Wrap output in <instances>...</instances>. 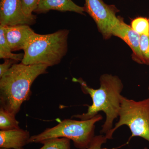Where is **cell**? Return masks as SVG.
I'll list each match as a JSON object with an SVG mask.
<instances>
[{"label":"cell","mask_w":149,"mask_h":149,"mask_svg":"<svg viewBox=\"0 0 149 149\" xmlns=\"http://www.w3.org/2000/svg\"><path fill=\"white\" fill-rule=\"evenodd\" d=\"M72 80L80 84L84 94L90 95L93 104L88 106L87 112L72 116L71 118L89 120L98 114L100 111H103L106 118L102 125L100 133L107 134L113 128V121L119 116L121 93L123 88L121 80L116 75L102 74L100 78V87L97 89L90 88L82 78L73 77Z\"/></svg>","instance_id":"1"},{"label":"cell","mask_w":149,"mask_h":149,"mask_svg":"<svg viewBox=\"0 0 149 149\" xmlns=\"http://www.w3.org/2000/svg\"><path fill=\"white\" fill-rule=\"evenodd\" d=\"M45 65H13L0 78L1 107L16 116L32 95L31 87L38 76L47 72Z\"/></svg>","instance_id":"2"},{"label":"cell","mask_w":149,"mask_h":149,"mask_svg":"<svg viewBox=\"0 0 149 149\" xmlns=\"http://www.w3.org/2000/svg\"><path fill=\"white\" fill-rule=\"evenodd\" d=\"M69 31L60 29L47 35L36 33L27 48L21 63L25 65H56L61 62L68 50Z\"/></svg>","instance_id":"3"},{"label":"cell","mask_w":149,"mask_h":149,"mask_svg":"<svg viewBox=\"0 0 149 149\" xmlns=\"http://www.w3.org/2000/svg\"><path fill=\"white\" fill-rule=\"evenodd\" d=\"M102 119L101 115L98 114L87 120L64 119L52 128L31 136L29 143H40L46 139L63 137L72 140L77 148L87 149L95 136L96 123Z\"/></svg>","instance_id":"4"},{"label":"cell","mask_w":149,"mask_h":149,"mask_svg":"<svg viewBox=\"0 0 149 149\" xmlns=\"http://www.w3.org/2000/svg\"><path fill=\"white\" fill-rule=\"evenodd\" d=\"M120 100L119 120L105 136L108 140L112 139L118 128L126 125L132 133L126 144L134 137H141L149 142V97L137 102L121 95Z\"/></svg>","instance_id":"5"},{"label":"cell","mask_w":149,"mask_h":149,"mask_svg":"<svg viewBox=\"0 0 149 149\" xmlns=\"http://www.w3.org/2000/svg\"><path fill=\"white\" fill-rule=\"evenodd\" d=\"M84 8L85 12L95 22L104 39L110 38L112 28L118 19L116 13L119 10L115 6L107 4L102 0H85Z\"/></svg>","instance_id":"6"},{"label":"cell","mask_w":149,"mask_h":149,"mask_svg":"<svg viewBox=\"0 0 149 149\" xmlns=\"http://www.w3.org/2000/svg\"><path fill=\"white\" fill-rule=\"evenodd\" d=\"M36 17H30L22 10L21 0H1L0 25L15 26L19 24L31 25L36 22Z\"/></svg>","instance_id":"7"},{"label":"cell","mask_w":149,"mask_h":149,"mask_svg":"<svg viewBox=\"0 0 149 149\" xmlns=\"http://www.w3.org/2000/svg\"><path fill=\"white\" fill-rule=\"evenodd\" d=\"M112 35L122 39L132 50V58L134 61L143 64L140 50L141 35L126 24L122 17L118 16V19L111 29Z\"/></svg>","instance_id":"8"},{"label":"cell","mask_w":149,"mask_h":149,"mask_svg":"<svg viewBox=\"0 0 149 149\" xmlns=\"http://www.w3.org/2000/svg\"><path fill=\"white\" fill-rule=\"evenodd\" d=\"M4 27L6 39L12 52L24 51L36 34L28 24Z\"/></svg>","instance_id":"9"},{"label":"cell","mask_w":149,"mask_h":149,"mask_svg":"<svg viewBox=\"0 0 149 149\" xmlns=\"http://www.w3.org/2000/svg\"><path fill=\"white\" fill-rule=\"evenodd\" d=\"M29 131L21 128L0 131V148L20 149L29 144Z\"/></svg>","instance_id":"10"},{"label":"cell","mask_w":149,"mask_h":149,"mask_svg":"<svg viewBox=\"0 0 149 149\" xmlns=\"http://www.w3.org/2000/svg\"><path fill=\"white\" fill-rule=\"evenodd\" d=\"M51 10L72 12L85 15L84 7L77 5L72 0H40L34 13H46Z\"/></svg>","instance_id":"11"},{"label":"cell","mask_w":149,"mask_h":149,"mask_svg":"<svg viewBox=\"0 0 149 149\" xmlns=\"http://www.w3.org/2000/svg\"><path fill=\"white\" fill-rule=\"evenodd\" d=\"M24 55V54L13 53L6 38L4 27L0 25V58L22 61Z\"/></svg>","instance_id":"12"},{"label":"cell","mask_w":149,"mask_h":149,"mask_svg":"<svg viewBox=\"0 0 149 149\" xmlns=\"http://www.w3.org/2000/svg\"><path fill=\"white\" fill-rule=\"evenodd\" d=\"M19 122L15 116L0 108V130H7L19 128Z\"/></svg>","instance_id":"13"},{"label":"cell","mask_w":149,"mask_h":149,"mask_svg":"<svg viewBox=\"0 0 149 149\" xmlns=\"http://www.w3.org/2000/svg\"><path fill=\"white\" fill-rule=\"evenodd\" d=\"M43 146L39 149H70V140L66 138H54L40 142Z\"/></svg>","instance_id":"14"},{"label":"cell","mask_w":149,"mask_h":149,"mask_svg":"<svg viewBox=\"0 0 149 149\" xmlns=\"http://www.w3.org/2000/svg\"><path fill=\"white\" fill-rule=\"evenodd\" d=\"M131 28L139 35L149 34V18L143 17H136L131 22Z\"/></svg>","instance_id":"15"},{"label":"cell","mask_w":149,"mask_h":149,"mask_svg":"<svg viewBox=\"0 0 149 149\" xmlns=\"http://www.w3.org/2000/svg\"><path fill=\"white\" fill-rule=\"evenodd\" d=\"M140 50L143 64L149 65V34L142 35L140 39Z\"/></svg>","instance_id":"16"},{"label":"cell","mask_w":149,"mask_h":149,"mask_svg":"<svg viewBox=\"0 0 149 149\" xmlns=\"http://www.w3.org/2000/svg\"><path fill=\"white\" fill-rule=\"evenodd\" d=\"M40 0H21L22 10L27 16L32 17L35 15L32 14L37 8Z\"/></svg>","instance_id":"17"},{"label":"cell","mask_w":149,"mask_h":149,"mask_svg":"<svg viewBox=\"0 0 149 149\" xmlns=\"http://www.w3.org/2000/svg\"><path fill=\"white\" fill-rule=\"evenodd\" d=\"M107 140L105 136H95L90 146L87 149H102V145L106 143Z\"/></svg>","instance_id":"18"},{"label":"cell","mask_w":149,"mask_h":149,"mask_svg":"<svg viewBox=\"0 0 149 149\" xmlns=\"http://www.w3.org/2000/svg\"><path fill=\"white\" fill-rule=\"evenodd\" d=\"M16 61L12 59H5L3 63L0 65V78L8 71Z\"/></svg>","instance_id":"19"},{"label":"cell","mask_w":149,"mask_h":149,"mask_svg":"<svg viewBox=\"0 0 149 149\" xmlns=\"http://www.w3.org/2000/svg\"><path fill=\"white\" fill-rule=\"evenodd\" d=\"M143 149H148V148H147V147H145V148H144Z\"/></svg>","instance_id":"20"},{"label":"cell","mask_w":149,"mask_h":149,"mask_svg":"<svg viewBox=\"0 0 149 149\" xmlns=\"http://www.w3.org/2000/svg\"><path fill=\"white\" fill-rule=\"evenodd\" d=\"M1 149H3V148H1ZM24 149V148H21V149Z\"/></svg>","instance_id":"21"},{"label":"cell","mask_w":149,"mask_h":149,"mask_svg":"<svg viewBox=\"0 0 149 149\" xmlns=\"http://www.w3.org/2000/svg\"><path fill=\"white\" fill-rule=\"evenodd\" d=\"M148 90H149V88H148Z\"/></svg>","instance_id":"22"}]
</instances>
